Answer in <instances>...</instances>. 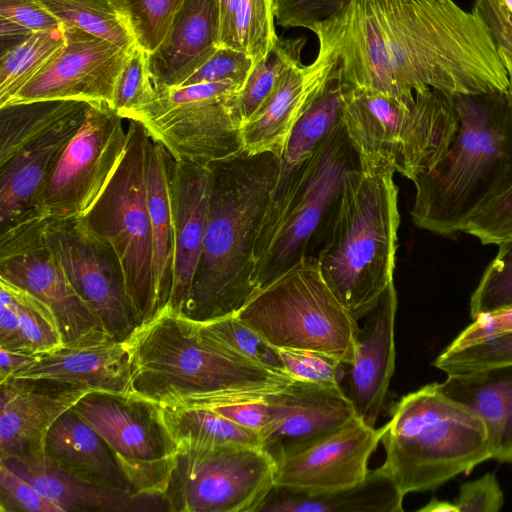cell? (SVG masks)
Masks as SVG:
<instances>
[{"label": "cell", "mask_w": 512, "mask_h": 512, "mask_svg": "<svg viewBox=\"0 0 512 512\" xmlns=\"http://www.w3.org/2000/svg\"><path fill=\"white\" fill-rule=\"evenodd\" d=\"M342 121L360 163L387 164L411 181L437 163L459 127L454 96L436 89L406 102L343 88Z\"/></svg>", "instance_id": "cell-8"}, {"label": "cell", "mask_w": 512, "mask_h": 512, "mask_svg": "<svg viewBox=\"0 0 512 512\" xmlns=\"http://www.w3.org/2000/svg\"><path fill=\"white\" fill-rule=\"evenodd\" d=\"M219 0H184L169 31L149 54L154 87L181 86L219 47Z\"/></svg>", "instance_id": "cell-26"}, {"label": "cell", "mask_w": 512, "mask_h": 512, "mask_svg": "<svg viewBox=\"0 0 512 512\" xmlns=\"http://www.w3.org/2000/svg\"><path fill=\"white\" fill-rule=\"evenodd\" d=\"M85 103L78 100H43L0 107V166Z\"/></svg>", "instance_id": "cell-35"}, {"label": "cell", "mask_w": 512, "mask_h": 512, "mask_svg": "<svg viewBox=\"0 0 512 512\" xmlns=\"http://www.w3.org/2000/svg\"><path fill=\"white\" fill-rule=\"evenodd\" d=\"M305 42L304 37L278 36L268 53L254 65L237 96L242 122L261 105L284 72L301 64Z\"/></svg>", "instance_id": "cell-38"}, {"label": "cell", "mask_w": 512, "mask_h": 512, "mask_svg": "<svg viewBox=\"0 0 512 512\" xmlns=\"http://www.w3.org/2000/svg\"><path fill=\"white\" fill-rule=\"evenodd\" d=\"M498 49L508 72L509 97L512 102V49L501 44ZM464 232L477 238L483 245H498L512 236V180L505 191L471 218Z\"/></svg>", "instance_id": "cell-44"}, {"label": "cell", "mask_w": 512, "mask_h": 512, "mask_svg": "<svg viewBox=\"0 0 512 512\" xmlns=\"http://www.w3.org/2000/svg\"><path fill=\"white\" fill-rule=\"evenodd\" d=\"M35 355L11 351L0 347V381L31 363Z\"/></svg>", "instance_id": "cell-55"}, {"label": "cell", "mask_w": 512, "mask_h": 512, "mask_svg": "<svg viewBox=\"0 0 512 512\" xmlns=\"http://www.w3.org/2000/svg\"><path fill=\"white\" fill-rule=\"evenodd\" d=\"M384 426L372 428L357 417L301 451L276 462L275 486L316 496L353 487L365 480L368 462Z\"/></svg>", "instance_id": "cell-18"}, {"label": "cell", "mask_w": 512, "mask_h": 512, "mask_svg": "<svg viewBox=\"0 0 512 512\" xmlns=\"http://www.w3.org/2000/svg\"><path fill=\"white\" fill-rule=\"evenodd\" d=\"M336 60L318 52L309 65L284 72L261 105L241 124L243 150L281 157L290 133Z\"/></svg>", "instance_id": "cell-23"}, {"label": "cell", "mask_w": 512, "mask_h": 512, "mask_svg": "<svg viewBox=\"0 0 512 512\" xmlns=\"http://www.w3.org/2000/svg\"><path fill=\"white\" fill-rule=\"evenodd\" d=\"M404 496L377 468L361 483L335 492L304 496L274 486L257 512H401Z\"/></svg>", "instance_id": "cell-31"}, {"label": "cell", "mask_w": 512, "mask_h": 512, "mask_svg": "<svg viewBox=\"0 0 512 512\" xmlns=\"http://www.w3.org/2000/svg\"><path fill=\"white\" fill-rule=\"evenodd\" d=\"M123 118L109 105L91 103L81 126L59 156L36 210L49 219L82 217L100 196L126 149Z\"/></svg>", "instance_id": "cell-14"}, {"label": "cell", "mask_w": 512, "mask_h": 512, "mask_svg": "<svg viewBox=\"0 0 512 512\" xmlns=\"http://www.w3.org/2000/svg\"><path fill=\"white\" fill-rule=\"evenodd\" d=\"M64 24L31 34L2 51L0 57V107L4 106L64 46Z\"/></svg>", "instance_id": "cell-36"}, {"label": "cell", "mask_w": 512, "mask_h": 512, "mask_svg": "<svg viewBox=\"0 0 512 512\" xmlns=\"http://www.w3.org/2000/svg\"><path fill=\"white\" fill-rule=\"evenodd\" d=\"M275 18L284 28L302 27L311 29L314 25L332 17L343 5L351 0H274Z\"/></svg>", "instance_id": "cell-50"}, {"label": "cell", "mask_w": 512, "mask_h": 512, "mask_svg": "<svg viewBox=\"0 0 512 512\" xmlns=\"http://www.w3.org/2000/svg\"><path fill=\"white\" fill-rule=\"evenodd\" d=\"M396 312L397 292L393 282L367 314L350 365L348 397L356 417L372 428L385 406L395 370Z\"/></svg>", "instance_id": "cell-22"}, {"label": "cell", "mask_w": 512, "mask_h": 512, "mask_svg": "<svg viewBox=\"0 0 512 512\" xmlns=\"http://www.w3.org/2000/svg\"><path fill=\"white\" fill-rule=\"evenodd\" d=\"M394 169L364 164L344 183L316 259L323 279L358 321L392 284L400 224Z\"/></svg>", "instance_id": "cell-5"}, {"label": "cell", "mask_w": 512, "mask_h": 512, "mask_svg": "<svg viewBox=\"0 0 512 512\" xmlns=\"http://www.w3.org/2000/svg\"><path fill=\"white\" fill-rule=\"evenodd\" d=\"M377 470L405 495L434 490L491 459L482 419L448 398L437 382L402 396L391 407Z\"/></svg>", "instance_id": "cell-6"}, {"label": "cell", "mask_w": 512, "mask_h": 512, "mask_svg": "<svg viewBox=\"0 0 512 512\" xmlns=\"http://www.w3.org/2000/svg\"><path fill=\"white\" fill-rule=\"evenodd\" d=\"M447 375L439 389L482 419L491 459L512 462V364Z\"/></svg>", "instance_id": "cell-29"}, {"label": "cell", "mask_w": 512, "mask_h": 512, "mask_svg": "<svg viewBox=\"0 0 512 512\" xmlns=\"http://www.w3.org/2000/svg\"><path fill=\"white\" fill-rule=\"evenodd\" d=\"M73 408L107 442L134 493L163 497L177 448L158 404L132 394L89 392Z\"/></svg>", "instance_id": "cell-13"}, {"label": "cell", "mask_w": 512, "mask_h": 512, "mask_svg": "<svg viewBox=\"0 0 512 512\" xmlns=\"http://www.w3.org/2000/svg\"><path fill=\"white\" fill-rule=\"evenodd\" d=\"M1 512H62L32 484L0 462Z\"/></svg>", "instance_id": "cell-49"}, {"label": "cell", "mask_w": 512, "mask_h": 512, "mask_svg": "<svg viewBox=\"0 0 512 512\" xmlns=\"http://www.w3.org/2000/svg\"><path fill=\"white\" fill-rule=\"evenodd\" d=\"M163 498L171 512H257L275 486V460L254 446H177Z\"/></svg>", "instance_id": "cell-12"}, {"label": "cell", "mask_w": 512, "mask_h": 512, "mask_svg": "<svg viewBox=\"0 0 512 512\" xmlns=\"http://www.w3.org/2000/svg\"><path fill=\"white\" fill-rule=\"evenodd\" d=\"M285 371L294 379L329 387H340L343 364L324 353L277 349Z\"/></svg>", "instance_id": "cell-47"}, {"label": "cell", "mask_w": 512, "mask_h": 512, "mask_svg": "<svg viewBox=\"0 0 512 512\" xmlns=\"http://www.w3.org/2000/svg\"><path fill=\"white\" fill-rule=\"evenodd\" d=\"M310 30L318 52L338 62L343 88L406 102L428 89L453 96L509 92L486 20L453 0H351Z\"/></svg>", "instance_id": "cell-1"}, {"label": "cell", "mask_w": 512, "mask_h": 512, "mask_svg": "<svg viewBox=\"0 0 512 512\" xmlns=\"http://www.w3.org/2000/svg\"><path fill=\"white\" fill-rule=\"evenodd\" d=\"M254 65V60L247 53L219 46L207 62L181 86L223 81H232L243 86Z\"/></svg>", "instance_id": "cell-48"}, {"label": "cell", "mask_w": 512, "mask_h": 512, "mask_svg": "<svg viewBox=\"0 0 512 512\" xmlns=\"http://www.w3.org/2000/svg\"><path fill=\"white\" fill-rule=\"evenodd\" d=\"M193 322L202 335L229 351L261 366L287 373L277 349L236 315L209 322Z\"/></svg>", "instance_id": "cell-40"}, {"label": "cell", "mask_w": 512, "mask_h": 512, "mask_svg": "<svg viewBox=\"0 0 512 512\" xmlns=\"http://www.w3.org/2000/svg\"><path fill=\"white\" fill-rule=\"evenodd\" d=\"M64 26V46L4 106L78 100L111 107L118 76L131 48L122 49L80 28Z\"/></svg>", "instance_id": "cell-17"}, {"label": "cell", "mask_w": 512, "mask_h": 512, "mask_svg": "<svg viewBox=\"0 0 512 512\" xmlns=\"http://www.w3.org/2000/svg\"><path fill=\"white\" fill-rule=\"evenodd\" d=\"M432 364L447 374L512 364V330L465 347H446Z\"/></svg>", "instance_id": "cell-43"}, {"label": "cell", "mask_w": 512, "mask_h": 512, "mask_svg": "<svg viewBox=\"0 0 512 512\" xmlns=\"http://www.w3.org/2000/svg\"><path fill=\"white\" fill-rule=\"evenodd\" d=\"M208 168L203 248L180 313L201 323L236 315L258 291L255 247L277 184L280 158L242 149Z\"/></svg>", "instance_id": "cell-2"}, {"label": "cell", "mask_w": 512, "mask_h": 512, "mask_svg": "<svg viewBox=\"0 0 512 512\" xmlns=\"http://www.w3.org/2000/svg\"><path fill=\"white\" fill-rule=\"evenodd\" d=\"M44 224L45 217L38 216L0 230V279L47 304L67 343L102 327L67 279Z\"/></svg>", "instance_id": "cell-16"}, {"label": "cell", "mask_w": 512, "mask_h": 512, "mask_svg": "<svg viewBox=\"0 0 512 512\" xmlns=\"http://www.w3.org/2000/svg\"><path fill=\"white\" fill-rule=\"evenodd\" d=\"M11 377L50 379L91 392L130 394V366L125 343L103 329L35 355L31 363Z\"/></svg>", "instance_id": "cell-21"}, {"label": "cell", "mask_w": 512, "mask_h": 512, "mask_svg": "<svg viewBox=\"0 0 512 512\" xmlns=\"http://www.w3.org/2000/svg\"><path fill=\"white\" fill-rule=\"evenodd\" d=\"M90 102L0 166V230L37 216L36 206L67 143L85 119Z\"/></svg>", "instance_id": "cell-25"}, {"label": "cell", "mask_w": 512, "mask_h": 512, "mask_svg": "<svg viewBox=\"0 0 512 512\" xmlns=\"http://www.w3.org/2000/svg\"><path fill=\"white\" fill-rule=\"evenodd\" d=\"M454 504L457 512H497L504 504V494L494 473L461 485Z\"/></svg>", "instance_id": "cell-51"}, {"label": "cell", "mask_w": 512, "mask_h": 512, "mask_svg": "<svg viewBox=\"0 0 512 512\" xmlns=\"http://www.w3.org/2000/svg\"><path fill=\"white\" fill-rule=\"evenodd\" d=\"M459 118L445 154L413 180V223L441 236L468 222L512 180V102L509 92L454 95Z\"/></svg>", "instance_id": "cell-4"}, {"label": "cell", "mask_w": 512, "mask_h": 512, "mask_svg": "<svg viewBox=\"0 0 512 512\" xmlns=\"http://www.w3.org/2000/svg\"><path fill=\"white\" fill-rule=\"evenodd\" d=\"M507 9L512 13V0H502Z\"/></svg>", "instance_id": "cell-57"}, {"label": "cell", "mask_w": 512, "mask_h": 512, "mask_svg": "<svg viewBox=\"0 0 512 512\" xmlns=\"http://www.w3.org/2000/svg\"><path fill=\"white\" fill-rule=\"evenodd\" d=\"M232 81L154 87L152 99L128 120L177 161L208 166L243 149L242 119Z\"/></svg>", "instance_id": "cell-11"}, {"label": "cell", "mask_w": 512, "mask_h": 512, "mask_svg": "<svg viewBox=\"0 0 512 512\" xmlns=\"http://www.w3.org/2000/svg\"><path fill=\"white\" fill-rule=\"evenodd\" d=\"M342 105L343 86L336 61L290 133L280 157L275 189L281 187L293 170L342 122Z\"/></svg>", "instance_id": "cell-32"}, {"label": "cell", "mask_w": 512, "mask_h": 512, "mask_svg": "<svg viewBox=\"0 0 512 512\" xmlns=\"http://www.w3.org/2000/svg\"><path fill=\"white\" fill-rule=\"evenodd\" d=\"M236 316L276 349L311 350L343 365L354 359L360 332L308 257L259 289Z\"/></svg>", "instance_id": "cell-9"}, {"label": "cell", "mask_w": 512, "mask_h": 512, "mask_svg": "<svg viewBox=\"0 0 512 512\" xmlns=\"http://www.w3.org/2000/svg\"><path fill=\"white\" fill-rule=\"evenodd\" d=\"M124 343L130 394L158 405L216 407L264 400L295 380L218 345L170 308L136 326Z\"/></svg>", "instance_id": "cell-3"}, {"label": "cell", "mask_w": 512, "mask_h": 512, "mask_svg": "<svg viewBox=\"0 0 512 512\" xmlns=\"http://www.w3.org/2000/svg\"><path fill=\"white\" fill-rule=\"evenodd\" d=\"M153 95L149 54L136 43L129 50L128 58L118 76L111 108L123 119H129Z\"/></svg>", "instance_id": "cell-45"}, {"label": "cell", "mask_w": 512, "mask_h": 512, "mask_svg": "<svg viewBox=\"0 0 512 512\" xmlns=\"http://www.w3.org/2000/svg\"><path fill=\"white\" fill-rule=\"evenodd\" d=\"M44 232L67 279L102 329L124 341L137 322L114 248L79 218H45Z\"/></svg>", "instance_id": "cell-15"}, {"label": "cell", "mask_w": 512, "mask_h": 512, "mask_svg": "<svg viewBox=\"0 0 512 512\" xmlns=\"http://www.w3.org/2000/svg\"><path fill=\"white\" fill-rule=\"evenodd\" d=\"M132 32L136 43L152 54L164 41L184 0H108Z\"/></svg>", "instance_id": "cell-41"}, {"label": "cell", "mask_w": 512, "mask_h": 512, "mask_svg": "<svg viewBox=\"0 0 512 512\" xmlns=\"http://www.w3.org/2000/svg\"><path fill=\"white\" fill-rule=\"evenodd\" d=\"M32 484L62 512H146L169 511L163 497L141 495L105 488L80 480L48 461L0 460Z\"/></svg>", "instance_id": "cell-28"}, {"label": "cell", "mask_w": 512, "mask_h": 512, "mask_svg": "<svg viewBox=\"0 0 512 512\" xmlns=\"http://www.w3.org/2000/svg\"><path fill=\"white\" fill-rule=\"evenodd\" d=\"M44 451L46 461L80 480L134 493L107 442L74 408L52 425Z\"/></svg>", "instance_id": "cell-27"}, {"label": "cell", "mask_w": 512, "mask_h": 512, "mask_svg": "<svg viewBox=\"0 0 512 512\" xmlns=\"http://www.w3.org/2000/svg\"><path fill=\"white\" fill-rule=\"evenodd\" d=\"M90 390L68 383L8 377L0 381V460H45L55 421Z\"/></svg>", "instance_id": "cell-20"}, {"label": "cell", "mask_w": 512, "mask_h": 512, "mask_svg": "<svg viewBox=\"0 0 512 512\" xmlns=\"http://www.w3.org/2000/svg\"><path fill=\"white\" fill-rule=\"evenodd\" d=\"M0 289L9 296L30 354L47 353L64 344L57 318L47 304L3 279H0Z\"/></svg>", "instance_id": "cell-39"}, {"label": "cell", "mask_w": 512, "mask_h": 512, "mask_svg": "<svg viewBox=\"0 0 512 512\" xmlns=\"http://www.w3.org/2000/svg\"><path fill=\"white\" fill-rule=\"evenodd\" d=\"M62 24L85 30L129 50L136 40L108 0H39Z\"/></svg>", "instance_id": "cell-37"}, {"label": "cell", "mask_w": 512, "mask_h": 512, "mask_svg": "<svg viewBox=\"0 0 512 512\" xmlns=\"http://www.w3.org/2000/svg\"><path fill=\"white\" fill-rule=\"evenodd\" d=\"M129 121L123 157L100 196L79 219L116 251L138 326L158 312L146 189L150 137L140 122Z\"/></svg>", "instance_id": "cell-10"}, {"label": "cell", "mask_w": 512, "mask_h": 512, "mask_svg": "<svg viewBox=\"0 0 512 512\" xmlns=\"http://www.w3.org/2000/svg\"><path fill=\"white\" fill-rule=\"evenodd\" d=\"M171 158L172 156L162 145L150 139L146 151V189L152 233L154 287L158 314L170 305L174 278Z\"/></svg>", "instance_id": "cell-30"}, {"label": "cell", "mask_w": 512, "mask_h": 512, "mask_svg": "<svg viewBox=\"0 0 512 512\" xmlns=\"http://www.w3.org/2000/svg\"><path fill=\"white\" fill-rule=\"evenodd\" d=\"M268 423L259 433L261 448L275 462L335 432L356 417L340 387L294 380L267 397Z\"/></svg>", "instance_id": "cell-19"}, {"label": "cell", "mask_w": 512, "mask_h": 512, "mask_svg": "<svg viewBox=\"0 0 512 512\" xmlns=\"http://www.w3.org/2000/svg\"><path fill=\"white\" fill-rule=\"evenodd\" d=\"M236 424L255 431L258 434L268 423L270 407L267 398L229 405L209 407ZM260 437V436H259Z\"/></svg>", "instance_id": "cell-53"}, {"label": "cell", "mask_w": 512, "mask_h": 512, "mask_svg": "<svg viewBox=\"0 0 512 512\" xmlns=\"http://www.w3.org/2000/svg\"><path fill=\"white\" fill-rule=\"evenodd\" d=\"M219 12V46L243 51L255 64L278 37L274 0H219Z\"/></svg>", "instance_id": "cell-34"}, {"label": "cell", "mask_w": 512, "mask_h": 512, "mask_svg": "<svg viewBox=\"0 0 512 512\" xmlns=\"http://www.w3.org/2000/svg\"><path fill=\"white\" fill-rule=\"evenodd\" d=\"M359 167V155L342 121L274 190L255 247L258 290L306 258L316 257L345 180Z\"/></svg>", "instance_id": "cell-7"}, {"label": "cell", "mask_w": 512, "mask_h": 512, "mask_svg": "<svg viewBox=\"0 0 512 512\" xmlns=\"http://www.w3.org/2000/svg\"><path fill=\"white\" fill-rule=\"evenodd\" d=\"M0 347L30 354L22 337L18 318L7 293L0 289Z\"/></svg>", "instance_id": "cell-54"}, {"label": "cell", "mask_w": 512, "mask_h": 512, "mask_svg": "<svg viewBox=\"0 0 512 512\" xmlns=\"http://www.w3.org/2000/svg\"><path fill=\"white\" fill-rule=\"evenodd\" d=\"M511 330L512 305L477 316L447 347H465Z\"/></svg>", "instance_id": "cell-52"}, {"label": "cell", "mask_w": 512, "mask_h": 512, "mask_svg": "<svg viewBox=\"0 0 512 512\" xmlns=\"http://www.w3.org/2000/svg\"><path fill=\"white\" fill-rule=\"evenodd\" d=\"M63 24L39 0H0V35L2 41L22 42L40 31L58 28Z\"/></svg>", "instance_id": "cell-46"}, {"label": "cell", "mask_w": 512, "mask_h": 512, "mask_svg": "<svg viewBox=\"0 0 512 512\" xmlns=\"http://www.w3.org/2000/svg\"><path fill=\"white\" fill-rule=\"evenodd\" d=\"M421 512H457L454 503L441 501L436 498L431 499L424 507L418 509Z\"/></svg>", "instance_id": "cell-56"}, {"label": "cell", "mask_w": 512, "mask_h": 512, "mask_svg": "<svg viewBox=\"0 0 512 512\" xmlns=\"http://www.w3.org/2000/svg\"><path fill=\"white\" fill-rule=\"evenodd\" d=\"M164 424L177 446L261 447L259 434L209 407L159 405Z\"/></svg>", "instance_id": "cell-33"}, {"label": "cell", "mask_w": 512, "mask_h": 512, "mask_svg": "<svg viewBox=\"0 0 512 512\" xmlns=\"http://www.w3.org/2000/svg\"><path fill=\"white\" fill-rule=\"evenodd\" d=\"M512 305V236L498 244L470 298V315L477 316Z\"/></svg>", "instance_id": "cell-42"}, {"label": "cell", "mask_w": 512, "mask_h": 512, "mask_svg": "<svg viewBox=\"0 0 512 512\" xmlns=\"http://www.w3.org/2000/svg\"><path fill=\"white\" fill-rule=\"evenodd\" d=\"M174 278L168 308L181 313L201 257L209 205L208 166L170 161Z\"/></svg>", "instance_id": "cell-24"}]
</instances>
